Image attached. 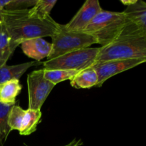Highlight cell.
<instances>
[{
	"mask_svg": "<svg viewBox=\"0 0 146 146\" xmlns=\"http://www.w3.org/2000/svg\"><path fill=\"white\" fill-rule=\"evenodd\" d=\"M11 0H0V11L5 9L6 7L9 4Z\"/></svg>",
	"mask_w": 146,
	"mask_h": 146,
	"instance_id": "22",
	"label": "cell"
},
{
	"mask_svg": "<svg viewBox=\"0 0 146 146\" xmlns=\"http://www.w3.org/2000/svg\"><path fill=\"white\" fill-rule=\"evenodd\" d=\"M22 89L19 80L14 79L0 84V104L13 106Z\"/></svg>",
	"mask_w": 146,
	"mask_h": 146,
	"instance_id": "12",
	"label": "cell"
},
{
	"mask_svg": "<svg viewBox=\"0 0 146 146\" xmlns=\"http://www.w3.org/2000/svg\"><path fill=\"white\" fill-rule=\"evenodd\" d=\"M82 145V141L81 140H76V139H74L71 142H70L69 143L67 144V145H65L64 146H80ZM23 146H29L27 144L24 143Z\"/></svg>",
	"mask_w": 146,
	"mask_h": 146,
	"instance_id": "21",
	"label": "cell"
},
{
	"mask_svg": "<svg viewBox=\"0 0 146 146\" xmlns=\"http://www.w3.org/2000/svg\"><path fill=\"white\" fill-rule=\"evenodd\" d=\"M125 6L123 12L128 18L135 21L146 34V2L142 0H122Z\"/></svg>",
	"mask_w": 146,
	"mask_h": 146,
	"instance_id": "10",
	"label": "cell"
},
{
	"mask_svg": "<svg viewBox=\"0 0 146 146\" xmlns=\"http://www.w3.org/2000/svg\"><path fill=\"white\" fill-rule=\"evenodd\" d=\"M98 82V75L92 66L79 71L74 78L70 80L71 86L77 89L96 87Z\"/></svg>",
	"mask_w": 146,
	"mask_h": 146,
	"instance_id": "13",
	"label": "cell"
},
{
	"mask_svg": "<svg viewBox=\"0 0 146 146\" xmlns=\"http://www.w3.org/2000/svg\"><path fill=\"white\" fill-rule=\"evenodd\" d=\"M100 47L82 48L43 62L44 68L65 69L81 71L96 64Z\"/></svg>",
	"mask_w": 146,
	"mask_h": 146,
	"instance_id": "5",
	"label": "cell"
},
{
	"mask_svg": "<svg viewBox=\"0 0 146 146\" xmlns=\"http://www.w3.org/2000/svg\"><path fill=\"white\" fill-rule=\"evenodd\" d=\"M1 15V23L17 47L26 40L51 37L59 31L61 25L51 17L41 19L30 15L28 9H4Z\"/></svg>",
	"mask_w": 146,
	"mask_h": 146,
	"instance_id": "1",
	"label": "cell"
},
{
	"mask_svg": "<svg viewBox=\"0 0 146 146\" xmlns=\"http://www.w3.org/2000/svg\"><path fill=\"white\" fill-rule=\"evenodd\" d=\"M2 22V18H1V11H0V23Z\"/></svg>",
	"mask_w": 146,
	"mask_h": 146,
	"instance_id": "23",
	"label": "cell"
},
{
	"mask_svg": "<svg viewBox=\"0 0 146 146\" xmlns=\"http://www.w3.org/2000/svg\"><path fill=\"white\" fill-rule=\"evenodd\" d=\"M78 72L79 71H74V70L44 68V77L47 81L56 86L66 80H71Z\"/></svg>",
	"mask_w": 146,
	"mask_h": 146,
	"instance_id": "16",
	"label": "cell"
},
{
	"mask_svg": "<svg viewBox=\"0 0 146 146\" xmlns=\"http://www.w3.org/2000/svg\"><path fill=\"white\" fill-rule=\"evenodd\" d=\"M127 59L146 61V34L130 18L112 42L105 46H100L96 64Z\"/></svg>",
	"mask_w": 146,
	"mask_h": 146,
	"instance_id": "2",
	"label": "cell"
},
{
	"mask_svg": "<svg viewBox=\"0 0 146 146\" xmlns=\"http://www.w3.org/2000/svg\"><path fill=\"white\" fill-rule=\"evenodd\" d=\"M52 50L47 60L56 58L66 54L90 47L97 41L92 36L84 31H67L61 25L58 32L51 37Z\"/></svg>",
	"mask_w": 146,
	"mask_h": 146,
	"instance_id": "4",
	"label": "cell"
},
{
	"mask_svg": "<svg viewBox=\"0 0 146 146\" xmlns=\"http://www.w3.org/2000/svg\"><path fill=\"white\" fill-rule=\"evenodd\" d=\"M29 95V109L39 110L55 85L44 77V68L28 74L27 80Z\"/></svg>",
	"mask_w": 146,
	"mask_h": 146,
	"instance_id": "6",
	"label": "cell"
},
{
	"mask_svg": "<svg viewBox=\"0 0 146 146\" xmlns=\"http://www.w3.org/2000/svg\"><path fill=\"white\" fill-rule=\"evenodd\" d=\"M144 63H146V61L143 59L113 60L96 63L92 66L98 75V82L96 87H101L104 82L111 77Z\"/></svg>",
	"mask_w": 146,
	"mask_h": 146,
	"instance_id": "7",
	"label": "cell"
},
{
	"mask_svg": "<svg viewBox=\"0 0 146 146\" xmlns=\"http://www.w3.org/2000/svg\"><path fill=\"white\" fill-rule=\"evenodd\" d=\"M16 48L4 26L0 23V66L7 64Z\"/></svg>",
	"mask_w": 146,
	"mask_h": 146,
	"instance_id": "14",
	"label": "cell"
},
{
	"mask_svg": "<svg viewBox=\"0 0 146 146\" xmlns=\"http://www.w3.org/2000/svg\"><path fill=\"white\" fill-rule=\"evenodd\" d=\"M37 2V0H11L6 10H24L32 8Z\"/></svg>",
	"mask_w": 146,
	"mask_h": 146,
	"instance_id": "20",
	"label": "cell"
},
{
	"mask_svg": "<svg viewBox=\"0 0 146 146\" xmlns=\"http://www.w3.org/2000/svg\"><path fill=\"white\" fill-rule=\"evenodd\" d=\"M42 64L43 62L30 61L13 66H7V64L1 66H0V84L11 80H19L31 66L41 65Z\"/></svg>",
	"mask_w": 146,
	"mask_h": 146,
	"instance_id": "11",
	"label": "cell"
},
{
	"mask_svg": "<svg viewBox=\"0 0 146 146\" xmlns=\"http://www.w3.org/2000/svg\"><path fill=\"white\" fill-rule=\"evenodd\" d=\"M11 107L12 106L0 104V146L4 145L11 131L8 124V116Z\"/></svg>",
	"mask_w": 146,
	"mask_h": 146,
	"instance_id": "18",
	"label": "cell"
},
{
	"mask_svg": "<svg viewBox=\"0 0 146 146\" xmlns=\"http://www.w3.org/2000/svg\"><path fill=\"white\" fill-rule=\"evenodd\" d=\"M25 113L26 110L23 109L19 104L12 106L8 116V124L11 131H20Z\"/></svg>",
	"mask_w": 146,
	"mask_h": 146,
	"instance_id": "19",
	"label": "cell"
},
{
	"mask_svg": "<svg viewBox=\"0 0 146 146\" xmlns=\"http://www.w3.org/2000/svg\"><path fill=\"white\" fill-rule=\"evenodd\" d=\"M19 46L25 55L37 61L48 58L52 50L51 43L46 41L44 38L26 40Z\"/></svg>",
	"mask_w": 146,
	"mask_h": 146,
	"instance_id": "9",
	"label": "cell"
},
{
	"mask_svg": "<svg viewBox=\"0 0 146 146\" xmlns=\"http://www.w3.org/2000/svg\"><path fill=\"white\" fill-rule=\"evenodd\" d=\"M56 2L57 0H37L36 4L28 9L29 14L41 19L48 18L51 17V11Z\"/></svg>",
	"mask_w": 146,
	"mask_h": 146,
	"instance_id": "17",
	"label": "cell"
},
{
	"mask_svg": "<svg viewBox=\"0 0 146 146\" xmlns=\"http://www.w3.org/2000/svg\"><path fill=\"white\" fill-rule=\"evenodd\" d=\"M103 10L98 0H86L64 28L67 31H84L93 19Z\"/></svg>",
	"mask_w": 146,
	"mask_h": 146,
	"instance_id": "8",
	"label": "cell"
},
{
	"mask_svg": "<svg viewBox=\"0 0 146 146\" xmlns=\"http://www.w3.org/2000/svg\"><path fill=\"white\" fill-rule=\"evenodd\" d=\"M128 20V16L123 11L103 9L93 19L84 32L92 36L97 44L105 46L115 39Z\"/></svg>",
	"mask_w": 146,
	"mask_h": 146,
	"instance_id": "3",
	"label": "cell"
},
{
	"mask_svg": "<svg viewBox=\"0 0 146 146\" xmlns=\"http://www.w3.org/2000/svg\"><path fill=\"white\" fill-rule=\"evenodd\" d=\"M41 118V112L39 110H26V113L23 119L19 134L21 135H29L36 130Z\"/></svg>",
	"mask_w": 146,
	"mask_h": 146,
	"instance_id": "15",
	"label": "cell"
}]
</instances>
